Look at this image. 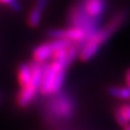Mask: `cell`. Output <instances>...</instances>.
Returning <instances> with one entry per match:
<instances>
[{"label":"cell","instance_id":"5","mask_svg":"<svg viewBox=\"0 0 130 130\" xmlns=\"http://www.w3.org/2000/svg\"><path fill=\"white\" fill-rule=\"evenodd\" d=\"M114 118L121 127L130 125V103H121L114 108Z\"/></svg>","mask_w":130,"mask_h":130},{"label":"cell","instance_id":"1","mask_svg":"<svg viewBox=\"0 0 130 130\" xmlns=\"http://www.w3.org/2000/svg\"><path fill=\"white\" fill-rule=\"evenodd\" d=\"M47 98L41 110L45 125L58 128L74 119L77 105L71 94L60 90Z\"/></svg>","mask_w":130,"mask_h":130},{"label":"cell","instance_id":"15","mask_svg":"<svg viewBox=\"0 0 130 130\" xmlns=\"http://www.w3.org/2000/svg\"><path fill=\"white\" fill-rule=\"evenodd\" d=\"M123 130H130V125H128V126H126V127H124V128H123Z\"/></svg>","mask_w":130,"mask_h":130},{"label":"cell","instance_id":"17","mask_svg":"<svg viewBox=\"0 0 130 130\" xmlns=\"http://www.w3.org/2000/svg\"><path fill=\"white\" fill-rule=\"evenodd\" d=\"M129 100H130V99H129Z\"/></svg>","mask_w":130,"mask_h":130},{"label":"cell","instance_id":"16","mask_svg":"<svg viewBox=\"0 0 130 130\" xmlns=\"http://www.w3.org/2000/svg\"><path fill=\"white\" fill-rule=\"evenodd\" d=\"M1 98H2V94L0 93V101H1Z\"/></svg>","mask_w":130,"mask_h":130},{"label":"cell","instance_id":"7","mask_svg":"<svg viewBox=\"0 0 130 130\" xmlns=\"http://www.w3.org/2000/svg\"><path fill=\"white\" fill-rule=\"evenodd\" d=\"M52 55V49L49 42L41 43L34 48L33 50V60L40 63H44Z\"/></svg>","mask_w":130,"mask_h":130},{"label":"cell","instance_id":"9","mask_svg":"<svg viewBox=\"0 0 130 130\" xmlns=\"http://www.w3.org/2000/svg\"><path fill=\"white\" fill-rule=\"evenodd\" d=\"M107 93L110 95L123 100L130 99V88L129 87H119V86H110L107 88Z\"/></svg>","mask_w":130,"mask_h":130},{"label":"cell","instance_id":"12","mask_svg":"<svg viewBox=\"0 0 130 130\" xmlns=\"http://www.w3.org/2000/svg\"><path fill=\"white\" fill-rule=\"evenodd\" d=\"M0 3L9 6L14 12H20L21 6L19 4V0H0Z\"/></svg>","mask_w":130,"mask_h":130},{"label":"cell","instance_id":"2","mask_svg":"<svg viewBox=\"0 0 130 130\" xmlns=\"http://www.w3.org/2000/svg\"><path fill=\"white\" fill-rule=\"evenodd\" d=\"M68 21L70 27L82 29L86 33V41L98 29L101 19L90 17L84 10L82 3L73 5L68 13Z\"/></svg>","mask_w":130,"mask_h":130},{"label":"cell","instance_id":"4","mask_svg":"<svg viewBox=\"0 0 130 130\" xmlns=\"http://www.w3.org/2000/svg\"><path fill=\"white\" fill-rule=\"evenodd\" d=\"M38 91H39V88L36 87L35 85H33L32 83H30L25 87H22L15 96L17 106L20 109L27 108L34 100Z\"/></svg>","mask_w":130,"mask_h":130},{"label":"cell","instance_id":"13","mask_svg":"<svg viewBox=\"0 0 130 130\" xmlns=\"http://www.w3.org/2000/svg\"><path fill=\"white\" fill-rule=\"evenodd\" d=\"M47 3H48V0H37L35 8H37L38 10H40V11L42 12L44 10V8L46 7Z\"/></svg>","mask_w":130,"mask_h":130},{"label":"cell","instance_id":"8","mask_svg":"<svg viewBox=\"0 0 130 130\" xmlns=\"http://www.w3.org/2000/svg\"><path fill=\"white\" fill-rule=\"evenodd\" d=\"M18 79L20 88L25 87L31 83V70L27 63L19 64L18 68Z\"/></svg>","mask_w":130,"mask_h":130},{"label":"cell","instance_id":"6","mask_svg":"<svg viewBox=\"0 0 130 130\" xmlns=\"http://www.w3.org/2000/svg\"><path fill=\"white\" fill-rule=\"evenodd\" d=\"M99 47H100V44H98L96 42H91V41L85 42L79 47V59L84 62L89 61L98 53Z\"/></svg>","mask_w":130,"mask_h":130},{"label":"cell","instance_id":"10","mask_svg":"<svg viewBox=\"0 0 130 130\" xmlns=\"http://www.w3.org/2000/svg\"><path fill=\"white\" fill-rule=\"evenodd\" d=\"M42 11L38 10L35 7L31 10V12L29 13V15H28V19H27L28 25L30 27L35 28L40 24L41 19H42Z\"/></svg>","mask_w":130,"mask_h":130},{"label":"cell","instance_id":"3","mask_svg":"<svg viewBox=\"0 0 130 130\" xmlns=\"http://www.w3.org/2000/svg\"><path fill=\"white\" fill-rule=\"evenodd\" d=\"M127 17H128V10L122 9L117 12L104 27L101 29H98L87 41L96 42L98 44H102L106 42L111 38L112 35L125 22Z\"/></svg>","mask_w":130,"mask_h":130},{"label":"cell","instance_id":"11","mask_svg":"<svg viewBox=\"0 0 130 130\" xmlns=\"http://www.w3.org/2000/svg\"><path fill=\"white\" fill-rule=\"evenodd\" d=\"M50 44V47L52 49V52L56 49H61V48H68L70 45L74 44V42L68 40V39H54L51 42H48Z\"/></svg>","mask_w":130,"mask_h":130},{"label":"cell","instance_id":"14","mask_svg":"<svg viewBox=\"0 0 130 130\" xmlns=\"http://www.w3.org/2000/svg\"><path fill=\"white\" fill-rule=\"evenodd\" d=\"M125 81H126V86L130 88V68L127 70L125 73Z\"/></svg>","mask_w":130,"mask_h":130}]
</instances>
